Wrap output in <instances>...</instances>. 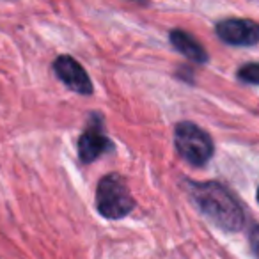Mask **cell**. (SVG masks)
I'll use <instances>...</instances> for the list:
<instances>
[{"label": "cell", "mask_w": 259, "mask_h": 259, "mask_svg": "<svg viewBox=\"0 0 259 259\" xmlns=\"http://www.w3.org/2000/svg\"><path fill=\"white\" fill-rule=\"evenodd\" d=\"M114 146L103 134V117L93 115L87 124L85 132L78 139V156L83 163H91L101 155L112 151Z\"/></svg>", "instance_id": "277c9868"}, {"label": "cell", "mask_w": 259, "mask_h": 259, "mask_svg": "<svg viewBox=\"0 0 259 259\" xmlns=\"http://www.w3.org/2000/svg\"><path fill=\"white\" fill-rule=\"evenodd\" d=\"M215 32L233 47H252L259 43V23L245 18H227L217 23Z\"/></svg>", "instance_id": "5b68a950"}, {"label": "cell", "mask_w": 259, "mask_h": 259, "mask_svg": "<svg viewBox=\"0 0 259 259\" xmlns=\"http://www.w3.org/2000/svg\"><path fill=\"white\" fill-rule=\"evenodd\" d=\"M250 247H252V252H254L255 259H259V226H255L254 229L250 231Z\"/></svg>", "instance_id": "9c48e42d"}, {"label": "cell", "mask_w": 259, "mask_h": 259, "mask_svg": "<svg viewBox=\"0 0 259 259\" xmlns=\"http://www.w3.org/2000/svg\"><path fill=\"white\" fill-rule=\"evenodd\" d=\"M174 144L178 153L192 165H204L213 155V141L209 134L190 121L176 124Z\"/></svg>", "instance_id": "3957f363"}, {"label": "cell", "mask_w": 259, "mask_h": 259, "mask_svg": "<svg viewBox=\"0 0 259 259\" xmlns=\"http://www.w3.org/2000/svg\"><path fill=\"white\" fill-rule=\"evenodd\" d=\"M238 78L247 83L259 85V62H248V64L241 66L240 71H238Z\"/></svg>", "instance_id": "ba28073f"}, {"label": "cell", "mask_w": 259, "mask_h": 259, "mask_svg": "<svg viewBox=\"0 0 259 259\" xmlns=\"http://www.w3.org/2000/svg\"><path fill=\"white\" fill-rule=\"evenodd\" d=\"M188 192L197 208L224 231H240L243 227L245 215L240 202L233 194L217 181L194 183L188 181Z\"/></svg>", "instance_id": "6da1fadb"}, {"label": "cell", "mask_w": 259, "mask_h": 259, "mask_svg": "<svg viewBox=\"0 0 259 259\" xmlns=\"http://www.w3.org/2000/svg\"><path fill=\"white\" fill-rule=\"evenodd\" d=\"M54 71L57 75V78L61 82H64L71 91L78 94H87L93 93V82H91L89 75L85 73V69L80 66V62H76L69 55H59L54 62Z\"/></svg>", "instance_id": "8992f818"}, {"label": "cell", "mask_w": 259, "mask_h": 259, "mask_svg": "<svg viewBox=\"0 0 259 259\" xmlns=\"http://www.w3.org/2000/svg\"><path fill=\"white\" fill-rule=\"evenodd\" d=\"M257 201H259V188H257Z\"/></svg>", "instance_id": "30bf717a"}, {"label": "cell", "mask_w": 259, "mask_h": 259, "mask_svg": "<svg viewBox=\"0 0 259 259\" xmlns=\"http://www.w3.org/2000/svg\"><path fill=\"white\" fill-rule=\"evenodd\" d=\"M169 37H170L172 47L176 48L180 54H183L187 59L197 62V64H202V62L208 61V54H206L204 48H202L190 34L185 32V30L174 29L172 32L169 34Z\"/></svg>", "instance_id": "52a82bcc"}, {"label": "cell", "mask_w": 259, "mask_h": 259, "mask_svg": "<svg viewBox=\"0 0 259 259\" xmlns=\"http://www.w3.org/2000/svg\"><path fill=\"white\" fill-rule=\"evenodd\" d=\"M96 208L101 217L110 220L124 219L134 211L135 199L119 174H107L100 180L96 188Z\"/></svg>", "instance_id": "7a4b0ae2"}]
</instances>
